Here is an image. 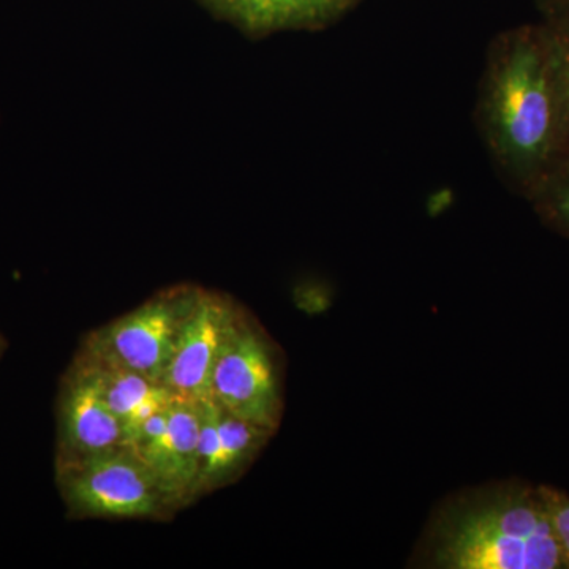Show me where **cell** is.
<instances>
[{"instance_id": "cell-7", "label": "cell", "mask_w": 569, "mask_h": 569, "mask_svg": "<svg viewBox=\"0 0 569 569\" xmlns=\"http://www.w3.org/2000/svg\"><path fill=\"white\" fill-rule=\"evenodd\" d=\"M121 419L104 402L99 383L78 359L63 381L59 400V458L70 459L119 447Z\"/></svg>"}, {"instance_id": "cell-1", "label": "cell", "mask_w": 569, "mask_h": 569, "mask_svg": "<svg viewBox=\"0 0 569 569\" xmlns=\"http://www.w3.org/2000/svg\"><path fill=\"white\" fill-rule=\"evenodd\" d=\"M475 123L498 173L522 197L563 156L542 22L516 26L490 41Z\"/></svg>"}, {"instance_id": "cell-2", "label": "cell", "mask_w": 569, "mask_h": 569, "mask_svg": "<svg viewBox=\"0 0 569 569\" xmlns=\"http://www.w3.org/2000/svg\"><path fill=\"white\" fill-rule=\"evenodd\" d=\"M430 565L443 569L567 568L538 488L467 493L438 515Z\"/></svg>"}, {"instance_id": "cell-10", "label": "cell", "mask_w": 569, "mask_h": 569, "mask_svg": "<svg viewBox=\"0 0 569 569\" xmlns=\"http://www.w3.org/2000/svg\"><path fill=\"white\" fill-rule=\"evenodd\" d=\"M80 359L91 370L102 391L104 402L111 408L112 413L121 419L122 425L142 400L163 388L162 385L153 383L129 367L118 365L102 355L86 350Z\"/></svg>"}, {"instance_id": "cell-9", "label": "cell", "mask_w": 569, "mask_h": 569, "mask_svg": "<svg viewBox=\"0 0 569 569\" xmlns=\"http://www.w3.org/2000/svg\"><path fill=\"white\" fill-rule=\"evenodd\" d=\"M198 438V402L173 399L167 432L151 443L133 449L173 508L189 503L198 496L201 470Z\"/></svg>"}, {"instance_id": "cell-5", "label": "cell", "mask_w": 569, "mask_h": 569, "mask_svg": "<svg viewBox=\"0 0 569 569\" xmlns=\"http://www.w3.org/2000/svg\"><path fill=\"white\" fill-rule=\"evenodd\" d=\"M211 397L234 417L272 432L279 426L282 400L271 348L244 318L224 340L213 366Z\"/></svg>"}, {"instance_id": "cell-14", "label": "cell", "mask_w": 569, "mask_h": 569, "mask_svg": "<svg viewBox=\"0 0 569 569\" xmlns=\"http://www.w3.org/2000/svg\"><path fill=\"white\" fill-rule=\"evenodd\" d=\"M200 411V438H198V448H200V482H198V496L219 488V467H220V436H219V415L220 407L212 397L198 402Z\"/></svg>"}, {"instance_id": "cell-8", "label": "cell", "mask_w": 569, "mask_h": 569, "mask_svg": "<svg viewBox=\"0 0 569 569\" xmlns=\"http://www.w3.org/2000/svg\"><path fill=\"white\" fill-rule=\"evenodd\" d=\"M217 20L253 40L317 32L336 24L361 0H197Z\"/></svg>"}, {"instance_id": "cell-13", "label": "cell", "mask_w": 569, "mask_h": 569, "mask_svg": "<svg viewBox=\"0 0 569 569\" xmlns=\"http://www.w3.org/2000/svg\"><path fill=\"white\" fill-rule=\"evenodd\" d=\"M565 152L569 151V18L542 20Z\"/></svg>"}, {"instance_id": "cell-4", "label": "cell", "mask_w": 569, "mask_h": 569, "mask_svg": "<svg viewBox=\"0 0 569 569\" xmlns=\"http://www.w3.org/2000/svg\"><path fill=\"white\" fill-rule=\"evenodd\" d=\"M198 287L181 284L153 296L89 340L86 350L162 385Z\"/></svg>"}, {"instance_id": "cell-12", "label": "cell", "mask_w": 569, "mask_h": 569, "mask_svg": "<svg viewBox=\"0 0 569 569\" xmlns=\"http://www.w3.org/2000/svg\"><path fill=\"white\" fill-rule=\"evenodd\" d=\"M527 200L542 222L569 238V151L553 163Z\"/></svg>"}, {"instance_id": "cell-6", "label": "cell", "mask_w": 569, "mask_h": 569, "mask_svg": "<svg viewBox=\"0 0 569 569\" xmlns=\"http://www.w3.org/2000/svg\"><path fill=\"white\" fill-rule=\"evenodd\" d=\"M241 318L230 299L198 288L162 381L174 399L200 402L211 397L213 366Z\"/></svg>"}, {"instance_id": "cell-11", "label": "cell", "mask_w": 569, "mask_h": 569, "mask_svg": "<svg viewBox=\"0 0 569 569\" xmlns=\"http://www.w3.org/2000/svg\"><path fill=\"white\" fill-rule=\"evenodd\" d=\"M220 407V406H219ZM272 430L264 429L246 421V419L234 417L230 411L220 407L219 415V436H220V467L219 486L224 485L233 475L238 473L254 452L258 451Z\"/></svg>"}, {"instance_id": "cell-3", "label": "cell", "mask_w": 569, "mask_h": 569, "mask_svg": "<svg viewBox=\"0 0 569 569\" xmlns=\"http://www.w3.org/2000/svg\"><path fill=\"white\" fill-rule=\"evenodd\" d=\"M58 485L77 518L151 519L173 508L149 468L126 445L58 460Z\"/></svg>"}, {"instance_id": "cell-17", "label": "cell", "mask_w": 569, "mask_h": 569, "mask_svg": "<svg viewBox=\"0 0 569 569\" xmlns=\"http://www.w3.org/2000/svg\"><path fill=\"white\" fill-rule=\"evenodd\" d=\"M3 348H6V342H3L2 337H0V355H2Z\"/></svg>"}, {"instance_id": "cell-15", "label": "cell", "mask_w": 569, "mask_h": 569, "mask_svg": "<svg viewBox=\"0 0 569 569\" xmlns=\"http://www.w3.org/2000/svg\"><path fill=\"white\" fill-rule=\"evenodd\" d=\"M538 492L548 512L553 535L559 541L565 563L569 568V497L561 490L548 488V486H541Z\"/></svg>"}, {"instance_id": "cell-16", "label": "cell", "mask_w": 569, "mask_h": 569, "mask_svg": "<svg viewBox=\"0 0 569 569\" xmlns=\"http://www.w3.org/2000/svg\"><path fill=\"white\" fill-rule=\"evenodd\" d=\"M542 20H561L569 18V0H537Z\"/></svg>"}]
</instances>
